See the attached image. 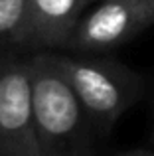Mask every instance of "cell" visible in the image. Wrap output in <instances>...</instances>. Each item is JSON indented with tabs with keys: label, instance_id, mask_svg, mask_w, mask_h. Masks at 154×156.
<instances>
[{
	"label": "cell",
	"instance_id": "6da1fadb",
	"mask_svg": "<svg viewBox=\"0 0 154 156\" xmlns=\"http://www.w3.org/2000/svg\"><path fill=\"white\" fill-rule=\"evenodd\" d=\"M47 55L97 136H109L117 121L144 91L138 73L105 53L47 51Z\"/></svg>",
	"mask_w": 154,
	"mask_h": 156
},
{
	"label": "cell",
	"instance_id": "7a4b0ae2",
	"mask_svg": "<svg viewBox=\"0 0 154 156\" xmlns=\"http://www.w3.org/2000/svg\"><path fill=\"white\" fill-rule=\"evenodd\" d=\"M36 140L40 156H95L93 130L73 93L55 71L47 51L28 57Z\"/></svg>",
	"mask_w": 154,
	"mask_h": 156
},
{
	"label": "cell",
	"instance_id": "3957f363",
	"mask_svg": "<svg viewBox=\"0 0 154 156\" xmlns=\"http://www.w3.org/2000/svg\"><path fill=\"white\" fill-rule=\"evenodd\" d=\"M154 26V0H99L75 24L65 51L107 53Z\"/></svg>",
	"mask_w": 154,
	"mask_h": 156
},
{
	"label": "cell",
	"instance_id": "277c9868",
	"mask_svg": "<svg viewBox=\"0 0 154 156\" xmlns=\"http://www.w3.org/2000/svg\"><path fill=\"white\" fill-rule=\"evenodd\" d=\"M0 150L4 156H40L30 63L14 53L0 55Z\"/></svg>",
	"mask_w": 154,
	"mask_h": 156
},
{
	"label": "cell",
	"instance_id": "5b68a950",
	"mask_svg": "<svg viewBox=\"0 0 154 156\" xmlns=\"http://www.w3.org/2000/svg\"><path fill=\"white\" fill-rule=\"evenodd\" d=\"M87 0H28V50H65Z\"/></svg>",
	"mask_w": 154,
	"mask_h": 156
},
{
	"label": "cell",
	"instance_id": "8992f818",
	"mask_svg": "<svg viewBox=\"0 0 154 156\" xmlns=\"http://www.w3.org/2000/svg\"><path fill=\"white\" fill-rule=\"evenodd\" d=\"M28 50V0H0V51Z\"/></svg>",
	"mask_w": 154,
	"mask_h": 156
},
{
	"label": "cell",
	"instance_id": "52a82bcc",
	"mask_svg": "<svg viewBox=\"0 0 154 156\" xmlns=\"http://www.w3.org/2000/svg\"><path fill=\"white\" fill-rule=\"evenodd\" d=\"M117 156H154V150L150 148H135V150H124Z\"/></svg>",
	"mask_w": 154,
	"mask_h": 156
},
{
	"label": "cell",
	"instance_id": "ba28073f",
	"mask_svg": "<svg viewBox=\"0 0 154 156\" xmlns=\"http://www.w3.org/2000/svg\"><path fill=\"white\" fill-rule=\"evenodd\" d=\"M89 2V6H91V4H95V2H99V0H87Z\"/></svg>",
	"mask_w": 154,
	"mask_h": 156
},
{
	"label": "cell",
	"instance_id": "9c48e42d",
	"mask_svg": "<svg viewBox=\"0 0 154 156\" xmlns=\"http://www.w3.org/2000/svg\"><path fill=\"white\" fill-rule=\"evenodd\" d=\"M0 156H4V154H2V150H0Z\"/></svg>",
	"mask_w": 154,
	"mask_h": 156
}]
</instances>
